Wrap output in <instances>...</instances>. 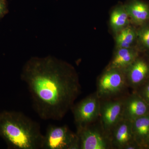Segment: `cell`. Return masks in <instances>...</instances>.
<instances>
[{
    "mask_svg": "<svg viewBox=\"0 0 149 149\" xmlns=\"http://www.w3.org/2000/svg\"><path fill=\"white\" fill-rule=\"evenodd\" d=\"M125 95L100 100V123L104 132L109 136L116 125L123 119Z\"/></svg>",
    "mask_w": 149,
    "mask_h": 149,
    "instance_id": "cell-6",
    "label": "cell"
},
{
    "mask_svg": "<svg viewBox=\"0 0 149 149\" xmlns=\"http://www.w3.org/2000/svg\"><path fill=\"white\" fill-rule=\"evenodd\" d=\"M124 72L128 88L136 91L149 79V56L140 54Z\"/></svg>",
    "mask_w": 149,
    "mask_h": 149,
    "instance_id": "cell-8",
    "label": "cell"
},
{
    "mask_svg": "<svg viewBox=\"0 0 149 149\" xmlns=\"http://www.w3.org/2000/svg\"><path fill=\"white\" fill-rule=\"evenodd\" d=\"M140 54L136 48L116 49L112 58L106 68H116L124 71Z\"/></svg>",
    "mask_w": 149,
    "mask_h": 149,
    "instance_id": "cell-12",
    "label": "cell"
},
{
    "mask_svg": "<svg viewBox=\"0 0 149 149\" xmlns=\"http://www.w3.org/2000/svg\"><path fill=\"white\" fill-rule=\"evenodd\" d=\"M135 91L149 105V79Z\"/></svg>",
    "mask_w": 149,
    "mask_h": 149,
    "instance_id": "cell-17",
    "label": "cell"
},
{
    "mask_svg": "<svg viewBox=\"0 0 149 149\" xmlns=\"http://www.w3.org/2000/svg\"><path fill=\"white\" fill-rule=\"evenodd\" d=\"M131 24L139 27L149 22V3L143 0H127L124 4Z\"/></svg>",
    "mask_w": 149,
    "mask_h": 149,
    "instance_id": "cell-11",
    "label": "cell"
},
{
    "mask_svg": "<svg viewBox=\"0 0 149 149\" xmlns=\"http://www.w3.org/2000/svg\"><path fill=\"white\" fill-rule=\"evenodd\" d=\"M3 11V8L1 4L0 3V15L2 14Z\"/></svg>",
    "mask_w": 149,
    "mask_h": 149,
    "instance_id": "cell-19",
    "label": "cell"
},
{
    "mask_svg": "<svg viewBox=\"0 0 149 149\" xmlns=\"http://www.w3.org/2000/svg\"><path fill=\"white\" fill-rule=\"evenodd\" d=\"M112 149H124L136 141L133 137L131 121L123 119L116 125L109 136Z\"/></svg>",
    "mask_w": 149,
    "mask_h": 149,
    "instance_id": "cell-10",
    "label": "cell"
},
{
    "mask_svg": "<svg viewBox=\"0 0 149 149\" xmlns=\"http://www.w3.org/2000/svg\"><path fill=\"white\" fill-rule=\"evenodd\" d=\"M42 149H80L79 138L67 125H49Z\"/></svg>",
    "mask_w": 149,
    "mask_h": 149,
    "instance_id": "cell-4",
    "label": "cell"
},
{
    "mask_svg": "<svg viewBox=\"0 0 149 149\" xmlns=\"http://www.w3.org/2000/svg\"><path fill=\"white\" fill-rule=\"evenodd\" d=\"M130 24V18L124 5H118L113 9L110 15L109 25L115 34Z\"/></svg>",
    "mask_w": 149,
    "mask_h": 149,
    "instance_id": "cell-13",
    "label": "cell"
},
{
    "mask_svg": "<svg viewBox=\"0 0 149 149\" xmlns=\"http://www.w3.org/2000/svg\"><path fill=\"white\" fill-rule=\"evenodd\" d=\"M149 113V105L135 91L124 99L123 119L132 121Z\"/></svg>",
    "mask_w": 149,
    "mask_h": 149,
    "instance_id": "cell-9",
    "label": "cell"
},
{
    "mask_svg": "<svg viewBox=\"0 0 149 149\" xmlns=\"http://www.w3.org/2000/svg\"><path fill=\"white\" fill-rule=\"evenodd\" d=\"M0 136L12 149L42 148L44 135L40 124L20 112H0Z\"/></svg>",
    "mask_w": 149,
    "mask_h": 149,
    "instance_id": "cell-2",
    "label": "cell"
},
{
    "mask_svg": "<svg viewBox=\"0 0 149 149\" xmlns=\"http://www.w3.org/2000/svg\"><path fill=\"white\" fill-rule=\"evenodd\" d=\"M131 24L115 34L116 49L136 48L137 28Z\"/></svg>",
    "mask_w": 149,
    "mask_h": 149,
    "instance_id": "cell-15",
    "label": "cell"
},
{
    "mask_svg": "<svg viewBox=\"0 0 149 149\" xmlns=\"http://www.w3.org/2000/svg\"><path fill=\"white\" fill-rule=\"evenodd\" d=\"M128 88L124 70L106 68L98 78L96 93L100 100H106L125 95Z\"/></svg>",
    "mask_w": 149,
    "mask_h": 149,
    "instance_id": "cell-3",
    "label": "cell"
},
{
    "mask_svg": "<svg viewBox=\"0 0 149 149\" xmlns=\"http://www.w3.org/2000/svg\"><path fill=\"white\" fill-rule=\"evenodd\" d=\"M100 99L95 93L87 96L71 108L77 128L94 123L99 118Z\"/></svg>",
    "mask_w": 149,
    "mask_h": 149,
    "instance_id": "cell-5",
    "label": "cell"
},
{
    "mask_svg": "<svg viewBox=\"0 0 149 149\" xmlns=\"http://www.w3.org/2000/svg\"><path fill=\"white\" fill-rule=\"evenodd\" d=\"M21 78L27 85L33 108L44 120H61L81 93L73 67L52 56L29 59Z\"/></svg>",
    "mask_w": 149,
    "mask_h": 149,
    "instance_id": "cell-1",
    "label": "cell"
},
{
    "mask_svg": "<svg viewBox=\"0 0 149 149\" xmlns=\"http://www.w3.org/2000/svg\"><path fill=\"white\" fill-rule=\"evenodd\" d=\"M131 125L134 140L142 149H145L149 133V113L132 121Z\"/></svg>",
    "mask_w": 149,
    "mask_h": 149,
    "instance_id": "cell-14",
    "label": "cell"
},
{
    "mask_svg": "<svg viewBox=\"0 0 149 149\" xmlns=\"http://www.w3.org/2000/svg\"><path fill=\"white\" fill-rule=\"evenodd\" d=\"M136 48L141 53L149 56V22L137 28Z\"/></svg>",
    "mask_w": 149,
    "mask_h": 149,
    "instance_id": "cell-16",
    "label": "cell"
},
{
    "mask_svg": "<svg viewBox=\"0 0 149 149\" xmlns=\"http://www.w3.org/2000/svg\"><path fill=\"white\" fill-rule=\"evenodd\" d=\"M145 149H149V133L145 144Z\"/></svg>",
    "mask_w": 149,
    "mask_h": 149,
    "instance_id": "cell-18",
    "label": "cell"
},
{
    "mask_svg": "<svg viewBox=\"0 0 149 149\" xmlns=\"http://www.w3.org/2000/svg\"><path fill=\"white\" fill-rule=\"evenodd\" d=\"M93 124L77 128L80 149H112L109 136L104 132L100 124L97 126Z\"/></svg>",
    "mask_w": 149,
    "mask_h": 149,
    "instance_id": "cell-7",
    "label": "cell"
}]
</instances>
